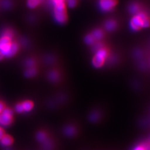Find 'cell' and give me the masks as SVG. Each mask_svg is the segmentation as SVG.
Instances as JSON below:
<instances>
[{
  "instance_id": "cell-9",
  "label": "cell",
  "mask_w": 150,
  "mask_h": 150,
  "mask_svg": "<svg viewBox=\"0 0 150 150\" xmlns=\"http://www.w3.org/2000/svg\"><path fill=\"white\" fill-rule=\"evenodd\" d=\"M43 0H27L26 5L30 9H34L40 5Z\"/></svg>"
},
{
  "instance_id": "cell-10",
  "label": "cell",
  "mask_w": 150,
  "mask_h": 150,
  "mask_svg": "<svg viewBox=\"0 0 150 150\" xmlns=\"http://www.w3.org/2000/svg\"><path fill=\"white\" fill-rule=\"evenodd\" d=\"M23 112H28L31 110L33 107V103L30 100H26L21 102Z\"/></svg>"
},
{
  "instance_id": "cell-22",
  "label": "cell",
  "mask_w": 150,
  "mask_h": 150,
  "mask_svg": "<svg viewBox=\"0 0 150 150\" xmlns=\"http://www.w3.org/2000/svg\"><path fill=\"white\" fill-rule=\"evenodd\" d=\"M5 105L2 102H0V114L1 112L3 111V110L5 108Z\"/></svg>"
},
{
  "instance_id": "cell-19",
  "label": "cell",
  "mask_w": 150,
  "mask_h": 150,
  "mask_svg": "<svg viewBox=\"0 0 150 150\" xmlns=\"http://www.w3.org/2000/svg\"><path fill=\"white\" fill-rule=\"evenodd\" d=\"M15 110H16V112H17L18 113L23 112L21 103H19L16 105V106H15Z\"/></svg>"
},
{
  "instance_id": "cell-17",
  "label": "cell",
  "mask_w": 150,
  "mask_h": 150,
  "mask_svg": "<svg viewBox=\"0 0 150 150\" xmlns=\"http://www.w3.org/2000/svg\"><path fill=\"white\" fill-rule=\"evenodd\" d=\"M66 1H67V5L69 7L71 8L75 7L78 4L77 0H66Z\"/></svg>"
},
{
  "instance_id": "cell-21",
  "label": "cell",
  "mask_w": 150,
  "mask_h": 150,
  "mask_svg": "<svg viewBox=\"0 0 150 150\" xmlns=\"http://www.w3.org/2000/svg\"><path fill=\"white\" fill-rule=\"evenodd\" d=\"M5 133L4 130L1 127H0V140L2 138V137L5 135Z\"/></svg>"
},
{
  "instance_id": "cell-15",
  "label": "cell",
  "mask_w": 150,
  "mask_h": 150,
  "mask_svg": "<svg viewBox=\"0 0 150 150\" xmlns=\"http://www.w3.org/2000/svg\"><path fill=\"white\" fill-rule=\"evenodd\" d=\"M25 76L27 77H31L36 74V71L35 69L33 68H30L29 69L26 70V71L25 73Z\"/></svg>"
},
{
  "instance_id": "cell-8",
  "label": "cell",
  "mask_w": 150,
  "mask_h": 150,
  "mask_svg": "<svg viewBox=\"0 0 150 150\" xmlns=\"http://www.w3.org/2000/svg\"><path fill=\"white\" fill-rule=\"evenodd\" d=\"M18 50V45L15 42H12L11 43L10 48L9 49L8 52L6 54L5 57H11L14 56L17 53Z\"/></svg>"
},
{
  "instance_id": "cell-12",
  "label": "cell",
  "mask_w": 150,
  "mask_h": 150,
  "mask_svg": "<svg viewBox=\"0 0 150 150\" xmlns=\"http://www.w3.org/2000/svg\"><path fill=\"white\" fill-rule=\"evenodd\" d=\"M92 36L95 38V41L100 40L103 37V32L100 29H96L92 33H91Z\"/></svg>"
},
{
  "instance_id": "cell-6",
  "label": "cell",
  "mask_w": 150,
  "mask_h": 150,
  "mask_svg": "<svg viewBox=\"0 0 150 150\" xmlns=\"http://www.w3.org/2000/svg\"><path fill=\"white\" fill-rule=\"evenodd\" d=\"M118 0H100L99 6L103 11H110L118 4Z\"/></svg>"
},
{
  "instance_id": "cell-3",
  "label": "cell",
  "mask_w": 150,
  "mask_h": 150,
  "mask_svg": "<svg viewBox=\"0 0 150 150\" xmlns=\"http://www.w3.org/2000/svg\"><path fill=\"white\" fill-rule=\"evenodd\" d=\"M107 49L103 48H100L97 51L96 54L92 59V64L95 67L100 68L102 66L107 57Z\"/></svg>"
},
{
  "instance_id": "cell-14",
  "label": "cell",
  "mask_w": 150,
  "mask_h": 150,
  "mask_svg": "<svg viewBox=\"0 0 150 150\" xmlns=\"http://www.w3.org/2000/svg\"><path fill=\"white\" fill-rule=\"evenodd\" d=\"M84 41H85V42L88 45H92L95 42V40L92 36L91 33L86 35L84 38Z\"/></svg>"
},
{
  "instance_id": "cell-2",
  "label": "cell",
  "mask_w": 150,
  "mask_h": 150,
  "mask_svg": "<svg viewBox=\"0 0 150 150\" xmlns=\"http://www.w3.org/2000/svg\"><path fill=\"white\" fill-rule=\"evenodd\" d=\"M54 15L55 20L59 24H64L68 20L66 5L64 1L54 4Z\"/></svg>"
},
{
  "instance_id": "cell-20",
  "label": "cell",
  "mask_w": 150,
  "mask_h": 150,
  "mask_svg": "<svg viewBox=\"0 0 150 150\" xmlns=\"http://www.w3.org/2000/svg\"><path fill=\"white\" fill-rule=\"evenodd\" d=\"M37 137L38 141L43 142V141L46 139V136L45 134L42 132H39L37 135Z\"/></svg>"
},
{
  "instance_id": "cell-13",
  "label": "cell",
  "mask_w": 150,
  "mask_h": 150,
  "mask_svg": "<svg viewBox=\"0 0 150 150\" xmlns=\"http://www.w3.org/2000/svg\"><path fill=\"white\" fill-rule=\"evenodd\" d=\"M140 10V7L137 4H132L130 5L129 7V11L130 13L132 14L136 15L138 13Z\"/></svg>"
},
{
  "instance_id": "cell-23",
  "label": "cell",
  "mask_w": 150,
  "mask_h": 150,
  "mask_svg": "<svg viewBox=\"0 0 150 150\" xmlns=\"http://www.w3.org/2000/svg\"><path fill=\"white\" fill-rule=\"evenodd\" d=\"M52 1L54 2V4L58 3L59 2H62V1H64V0H52Z\"/></svg>"
},
{
  "instance_id": "cell-24",
  "label": "cell",
  "mask_w": 150,
  "mask_h": 150,
  "mask_svg": "<svg viewBox=\"0 0 150 150\" xmlns=\"http://www.w3.org/2000/svg\"><path fill=\"white\" fill-rule=\"evenodd\" d=\"M4 57V55L0 52V60H1V59H2Z\"/></svg>"
},
{
  "instance_id": "cell-5",
  "label": "cell",
  "mask_w": 150,
  "mask_h": 150,
  "mask_svg": "<svg viewBox=\"0 0 150 150\" xmlns=\"http://www.w3.org/2000/svg\"><path fill=\"white\" fill-rule=\"evenodd\" d=\"M12 42V39L10 38L3 35L0 38V52L4 57L10 48Z\"/></svg>"
},
{
  "instance_id": "cell-16",
  "label": "cell",
  "mask_w": 150,
  "mask_h": 150,
  "mask_svg": "<svg viewBox=\"0 0 150 150\" xmlns=\"http://www.w3.org/2000/svg\"><path fill=\"white\" fill-rule=\"evenodd\" d=\"M133 150H149V145L144 143L137 146Z\"/></svg>"
},
{
  "instance_id": "cell-18",
  "label": "cell",
  "mask_w": 150,
  "mask_h": 150,
  "mask_svg": "<svg viewBox=\"0 0 150 150\" xmlns=\"http://www.w3.org/2000/svg\"><path fill=\"white\" fill-rule=\"evenodd\" d=\"M2 35L6 36V37L10 38L11 39H12V38H13V32H12V31L11 30L7 29V30H6L4 31V34Z\"/></svg>"
},
{
  "instance_id": "cell-1",
  "label": "cell",
  "mask_w": 150,
  "mask_h": 150,
  "mask_svg": "<svg viewBox=\"0 0 150 150\" xmlns=\"http://www.w3.org/2000/svg\"><path fill=\"white\" fill-rule=\"evenodd\" d=\"M130 26L134 31H138L143 28H147L150 26V18L145 13L140 11L131 18Z\"/></svg>"
},
{
  "instance_id": "cell-4",
  "label": "cell",
  "mask_w": 150,
  "mask_h": 150,
  "mask_svg": "<svg viewBox=\"0 0 150 150\" xmlns=\"http://www.w3.org/2000/svg\"><path fill=\"white\" fill-rule=\"evenodd\" d=\"M12 122V111L10 108H5L0 114V124L8 126Z\"/></svg>"
},
{
  "instance_id": "cell-11",
  "label": "cell",
  "mask_w": 150,
  "mask_h": 150,
  "mask_svg": "<svg viewBox=\"0 0 150 150\" xmlns=\"http://www.w3.org/2000/svg\"><path fill=\"white\" fill-rule=\"evenodd\" d=\"M116 27H117V23L115 20H108L105 23V28L109 31H111L115 30Z\"/></svg>"
},
{
  "instance_id": "cell-7",
  "label": "cell",
  "mask_w": 150,
  "mask_h": 150,
  "mask_svg": "<svg viewBox=\"0 0 150 150\" xmlns=\"http://www.w3.org/2000/svg\"><path fill=\"white\" fill-rule=\"evenodd\" d=\"M13 142V139L12 137L9 134H5L2 138L0 140V143L2 146H9Z\"/></svg>"
}]
</instances>
